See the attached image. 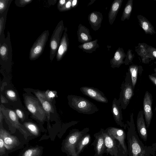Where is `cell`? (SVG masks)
<instances>
[{
  "mask_svg": "<svg viewBox=\"0 0 156 156\" xmlns=\"http://www.w3.org/2000/svg\"><path fill=\"white\" fill-rule=\"evenodd\" d=\"M49 36V30H45L34 43L29 52V58L30 60H35L41 55L48 40Z\"/></svg>",
  "mask_w": 156,
  "mask_h": 156,
  "instance_id": "cell-6",
  "label": "cell"
},
{
  "mask_svg": "<svg viewBox=\"0 0 156 156\" xmlns=\"http://www.w3.org/2000/svg\"><path fill=\"white\" fill-rule=\"evenodd\" d=\"M105 130L119 141L126 154L128 156L127 147L125 141L126 134L124 129L114 127H110Z\"/></svg>",
  "mask_w": 156,
  "mask_h": 156,
  "instance_id": "cell-12",
  "label": "cell"
},
{
  "mask_svg": "<svg viewBox=\"0 0 156 156\" xmlns=\"http://www.w3.org/2000/svg\"><path fill=\"white\" fill-rule=\"evenodd\" d=\"M12 57V48L10 34L8 31L6 37L4 34L0 36V61L2 63L10 62Z\"/></svg>",
  "mask_w": 156,
  "mask_h": 156,
  "instance_id": "cell-7",
  "label": "cell"
},
{
  "mask_svg": "<svg viewBox=\"0 0 156 156\" xmlns=\"http://www.w3.org/2000/svg\"><path fill=\"white\" fill-rule=\"evenodd\" d=\"M65 28L63 21L61 20L57 24L52 34L49 43L51 61H53L56 55Z\"/></svg>",
  "mask_w": 156,
  "mask_h": 156,
  "instance_id": "cell-5",
  "label": "cell"
},
{
  "mask_svg": "<svg viewBox=\"0 0 156 156\" xmlns=\"http://www.w3.org/2000/svg\"><path fill=\"white\" fill-rule=\"evenodd\" d=\"M67 32V28L65 27L56 55L57 61H59L62 59L68 50L69 43Z\"/></svg>",
  "mask_w": 156,
  "mask_h": 156,
  "instance_id": "cell-14",
  "label": "cell"
},
{
  "mask_svg": "<svg viewBox=\"0 0 156 156\" xmlns=\"http://www.w3.org/2000/svg\"><path fill=\"white\" fill-rule=\"evenodd\" d=\"M128 123L126 136L128 156H155V151L152 146L145 145L140 140L131 118Z\"/></svg>",
  "mask_w": 156,
  "mask_h": 156,
  "instance_id": "cell-1",
  "label": "cell"
},
{
  "mask_svg": "<svg viewBox=\"0 0 156 156\" xmlns=\"http://www.w3.org/2000/svg\"><path fill=\"white\" fill-rule=\"evenodd\" d=\"M68 99L70 107L79 113L90 115L99 110L94 104L82 97L70 95L68 96Z\"/></svg>",
  "mask_w": 156,
  "mask_h": 156,
  "instance_id": "cell-2",
  "label": "cell"
},
{
  "mask_svg": "<svg viewBox=\"0 0 156 156\" xmlns=\"http://www.w3.org/2000/svg\"><path fill=\"white\" fill-rule=\"evenodd\" d=\"M89 128H85L80 131L79 129H73L63 141L62 149L67 156H80L76 153L75 146L80 139L89 131Z\"/></svg>",
  "mask_w": 156,
  "mask_h": 156,
  "instance_id": "cell-3",
  "label": "cell"
},
{
  "mask_svg": "<svg viewBox=\"0 0 156 156\" xmlns=\"http://www.w3.org/2000/svg\"><path fill=\"white\" fill-rule=\"evenodd\" d=\"M41 151L38 147H33L27 149L21 156H40Z\"/></svg>",
  "mask_w": 156,
  "mask_h": 156,
  "instance_id": "cell-30",
  "label": "cell"
},
{
  "mask_svg": "<svg viewBox=\"0 0 156 156\" xmlns=\"http://www.w3.org/2000/svg\"><path fill=\"white\" fill-rule=\"evenodd\" d=\"M66 1L67 0H60L58 1L57 4V8L58 10L64 5Z\"/></svg>",
  "mask_w": 156,
  "mask_h": 156,
  "instance_id": "cell-41",
  "label": "cell"
},
{
  "mask_svg": "<svg viewBox=\"0 0 156 156\" xmlns=\"http://www.w3.org/2000/svg\"><path fill=\"white\" fill-rule=\"evenodd\" d=\"M105 153L112 156H127L119 141L104 130Z\"/></svg>",
  "mask_w": 156,
  "mask_h": 156,
  "instance_id": "cell-4",
  "label": "cell"
},
{
  "mask_svg": "<svg viewBox=\"0 0 156 156\" xmlns=\"http://www.w3.org/2000/svg\"><path fill=\"white\" fill-rule=\"evenodd\" d=\"M78 3V0H73L72 2V8H75L77 6Z\"/></svg>",
  "mask_w": 156,
  "mask_h": 156,
  "instance_id": "cell-43",
  "label": "cell"
},
{
  "mask_svg": "<svg viewBox=\"0 0 156 156\" xmlns=\"http://www.w3.org/2000/svg\"><path fill=\"white\" fill-rule=\"evenodd\" d=\"M77 34L78 41L82 44L91 41L92 39L89 29L81 24L78 26Z\"/></svg>",
  "mask_w": 156,
  "mask_h": 156,
  "instance_id": "cell-22",
  "label": "cell"
},
{
  "mask_svg": "<svg viewBox=\"0 0 156 156\" xmlns=\"http://www.w3.org/2000/svg\"><path fill=\"white\" fill-rule=\"evenodd\" d=\"M12 0H0V16L7 14L8 11Z\"/></svg>",
  "mask_w": 156,
  "mask_h": 156,
  "instance_id": "cell-29",
  "label": "cell"
},
{
  "mask_svg": "<svg viewBox=\"0 0 156 156\" xmlns=\"http://www.w3.org/2000/svg\"><path fill=\"white\" fill-rule=\"evenodd\" d=\"M129 73H126L125 82L121 84L119 98L118 99L120 103L122 108L123 109L126 108L133 94L132 84L129 80Z\"/></svg>",
  "mask_w": 156,
  "mask_h": 156,
  "instance_id": "cell-8",
  "label": "cell"
},
{
  "mask_svg": "<svg viewBox=\"0 0 156 156\" xmlns=\"http://www.w3.org/2000/svg\"><path fill=\"white\" fill-rule=\"evenodd\" d=\"M91 137L90 134L87 133L79 140L75 146L77 154L80 155L85 148L90 142Z\"/></svg>",
  "mask_w": 156,
  "mask_h": 156,
  "instance_id": "cell-25",
  "label": "cell"
},
{
  "mask_svg": "<svg viewBox=\"0 0 156 156\" xmlns=\"http://www.w3.org/2000/svg\"><path fill=\"white\" fill-rule=\"evenodd\" d=\"M32 1L33 0H16L15 1V4L18 7H23Z\"/></svg>",
  "mask_w": 156,
  "mask_h": 156,
  "instance_id": "cell-35",
  "label": "cell"
},
{
  "mask_svg": "<svg viewBox=\"0 0 156 156\" xmlns=\"http://www.w3.org/2000/svg\"><path fill=\"white\" fill-rule=\"evenodd\" d=\"M144 115L142 110L139 112L136 119V127L139 136L144 141L146 142L147 139V133Z\"/></svg>",
  "mask_w": 156,
  "mask_h": 156,
  "instance_id": "cell-16",
  "label": "cell"
},
{
  "mask_svg": "<svg viewBox=\"0 0 156 156\" xmlns=\"http://www.w3.org/2000/svg\"><path fill=\"white\" fill-rule=\"evenodd\" d=\"M1 102L2 103H6V100L5 99V98L1 95Z\"/></svg>",
  "mask_w": 156,
  "mask_h": 156,
  "instance_id": "cell-45",
  "label": "cell"
},
{
  "mask_svg": "<svg viewBox=\"0 0 156 156\" xmlns=\"http://www.w3.org/2000/svg\"><path fill=\"white\" fill-rule=\"evenodd\" d=\"M35 93L41 104L42 107L47 114V118L49 120L50 113H53L54 111L51 101L47 99L45 93L38 91L35 92Z\"/></svg>",
  "mask_w": 156,
  "mask_h": 156,
  "instance_id": "cell-19",
  "label": "cell"
},
{
  "mask_svg": "<svg viewBox=\"0 0 156 156\" xmlns=\"http://www.w3.org/2000/svg\"><path fill=\"white\" fill-rule=\"evenodd\" d=\"M7 96L12 100H15L16 98V95L15 92L12 90H8L6 92Z\"/></svg>",
  "mask_w": 156,
  "mask_h": 156,
  "instance_id": "cell-39",
  "label": "cell"
},
{
  "mask_svg": "<svg viewBox=\"0 0 156 156\" xmlns=\"http://www.w3.org/2000/svg\"><path fill=\"white\" fill-rule=\"evenodd\" d=\"M80 90L84 95L97 101L105 103H107L108 102L104 93L97 88L83 86L81 87Z\"/></svg>",
  "mask_w": 156,
  "mask_h": 156,
  "instance_id": "cell-10",
  "label": "cell"
},
{
  "mask_svg": "<svg viewBox=\"0 0 156 156\" xmlns=\"http://www.w3.org/2000/svg\"><path fill=\"white\" fill-rule=\"evenodd\" d=\"M31 97L27 96L25 99L26 107L32 115L39 120L42 121L45 119V113L37 101Z\"/></svg>",
  "mask_w": 156,
  "mask_h": 156,
  "instance_id": "cell-9",
  "label": "cell"
},
{
  "mask_svg": "<svg viewBox=\"0 0 156 156\" xmlns=\"http://www.w3.org/2000/svg\"><path fill=\"white\" fill-rule=\"evenodd\" d=\"M146 48L148 51L153 58L156 59V48L152 46L148 45L147 44L146 45Z\"/></svg>",
  "mask_w": 156,
  "mask_h": 156,
  "instance_id": "cell-38",
  "label": "cell"
},
{
  "mask_svg": "<svg viewBox=\"0 0 156 156\" xmlns=\"http://www.w3.org/2000/svg\"><path fill=\"white\" fill-rule=\"evenodd\" d=\"M103 19L102 13L98 11L91 12L88 16V20L91 28L95 31L100 28Z\"/></svg>",
  "mask_w": 156,
  "mask_h": 156,
  "instance_id": "cell-18",
  "label": "cell"
},
{
  "mask_svg": "<svg viewBox=\"0 0 156 156\" xmlns=\"http://www.w3.org/2000/svg\"><path fill=\"white\" fill-rule=\"evenodd\" d=\"M154 70L155 73H156V67L154 69Z\"/></svg>",
  "mask_w": 156,
  "mask_h": 156,
  "instance_id": "cell-48",
  "label": "cell"
},
{
  "mask_svg": "<svg viewBox=\"0 0 156 156\" xmlns=\"http://www.w3.org/2000/svg\"><path fill=\"white\" fill-rule=\"evenodd\" d=\"M139 25L146 34L153 35L156 33L153 26L144 16L139 15L137 16Z\"/></svg>",
  "mask_w": 156,
  "mask_h": 156,
  "instance_id": "cell-23",
  "label": "cell"
},
{
  "mask_svg": "<svg viewBox=\"0 0 156 156\" xmlns=\"http://www.w3.org/2000/svg\"><path fill=\"white\" fill-rule=\"evenodd\" d=\"M73 0H67L64 5L59 10L60 12H64L70 10L72 9V2Z\"/></svg>",
  "mask_w": 156,
  "mask_h": 156,
  "instance_id": "cell-36",
  "label": "cell"
},
{
  "mask_svg": "<svg viewBox=\"0 0 156 156\" xmlns=\"http://www.w3.org/2000/svg\"><path fill=\"white\" fill-rule=\"evenodd\" d=\"M24 125L27 129L32 134L37 136L39 134V129L34 124L31 122H26Z\"/></svg>",
  "mask_w": 156,
  "mask_h": 156,
  "instance_id": "cell-32",
  "label": "cell"
},
{
  "mask_svg": "<svg viewBox=\"0 0 156 156\" xmlns=\"http://www.w3.org/2000/svg\"><path fill=\"white\" fill-rule=\"evenodd\" d=\"M122 109L120 103L116 98H114L112 102L111 112L116 124L125 128V125L122 122Z\"/></svg>",
  "mask_w": 156,
  "mask_h": 156,
  "instance_id": "cell-15",
  "label": "cell"
},
{
  "mask_svg": "<svg viewBox=\"0 0 156 156\" xmlns=\"http://www.w3.org/2000/svg\"><path fill=\"white\" fill-rule=\"evenodd\" d=\"M5 147L3 140L0 137V152L3 153L5 152Z\"/></svg>",
  "mask_w": 156,
  "mask_h": 156,
  "instance_id": "cell-40",
  "label": "cell"
},
{
  "mask_svg": "<svg viewBox=\"0 0 156 156\" xmlns=\"http://www.w3.org/2000/svg\"><path fill=\"white\" fill-rule=\"evenodd\" d=\"M138 67L137 65H133L129 66V71L131 77L132 84L133 88H134L137 79Z\"/></svg>",
  "mask_w": 156,
  "mask_h": 156,
  "instance_id": "cell-28",
  "label": "cell"
},
{
  "mask_svg": "<svg viewBox=\"0 0 156 156\" xmlns=\"http://www.w3.org/2000/svg\"><path fill=\"white\" fill-rule=\"evenodd\" d=\"M8 114L10 122L16 127H20V124L19 123L17 116L15 113L12 110H9Z\"/></svg>",
  "mask_w": 156,
  "mask_h": 156,
  "instance_id": "cell-31",
  "label": "cell"
},
{
  "mask_svg": "<svg viewBox=\"0 0 156 156\" xmlns=\"http://www.w3.org/2000/svg\"><path fill=\"white\" fill-rule=\"evenodd\" d=\"M123 1V0H114L112 4L108 14V21L110 25H112L115 21Z\"/></svg>",
  "mask_w": 156,
  "mask_h": 156,
  "instance_id": "cell-24",
  "label": "cell"
},
{
  "mask_svg": "<svg viewBox=\"0 0 156 156\" xmlns=\"http://www.w3.org/2000/svg\"><path fill=\"white\" fill-rule=\"evenodd\" d=\"M134 57V55L132 53V50L129 49L126 55V59L124 60V64L125 65H128L131 62Z\"/></svg>",
  "mask_w": 156,
  "mask_h": 156,
  "instance_id": "cell-34",
  "label": "cell"
},
{
  "mask_svg": "<svg viewBox=\"0 0 156 156\" xmlns=\"http://www.w3.org/2000/svg\"><path fill=\"white\" fill-rule=\"evenodd\" d=\"M95 1V0H91L90 2L89 3V4H88L87 6H88L89 5H91Z\"/></svg>",
  "mask_w": 156,
  "mask_h": 156,
  "instance_id": "cell-47",
  "label": "cell"
},
{
  "mask_svg": "<svg viewBox=\"0 0 156 156\" xmlns=\"http://www.w3.org/2000/svg\"><path fill=\"white\" fill-rule=\"evenodd\" d=\"M133 0H128L124 9L121 20L124 21L129 20L130 17L133 9Z\"/></svg>",
  "mask_w": 156,
  "mask_h": 156,
  "instance_id": "cell-27",
  "label": "cell"
},
{
  "mask_svg": "<svg viewBox=\"0 0 156 156\" xmlns=\"http://www.w3.org/2000/svg\"><path fill=\"white\" fill-rule=\"evenodd\" d=\"M151 146L154 149L155 152V154H156V143H153Z\"/></svg>",
  "mask_w": 156,
  "mask_h": 156,
  "instance_id": "cell-46",
  "label": "cell"
},
{
  "mask_svg": "<svg viewBox=\"0 0 156 156\" xmlns=\"http://www.w3.org/2000/svg\"><path fill=\"white\" fill-rule=\"evenodd\" d=\"M7 14L0 16V36L4 34V30Z\"/></svg>",
  "mask_w": 156,
  "mask_h": 156,
  "instance_id": "cell-33",
  "label": "cell"
},
{
  "mask_svg": "<svg viewBox=\"0 0 156 156\" xmlns=\"http://www.w3.org/2000/svg\"><path fill=\"white\" fill-rule=\"evenodd\" d=\"M147 44L145 43H139L138 46L135 47L136 52L141 57L142 62L144 63H148L151 60L154 59L147 50Z\"/></svg>",
  "mask_w": 156,
  "mask_h": 156,
  "instance_id": "cell-21",
  "label": "cell"
},
{
  "mask_svg": "<svg viewBox=\"0 0 156 156\" xmlns=\"http://www.w3.org/2000/svg\"><path fill=\"white\" fill-rule=\"evenodd\" d=\"M16 112L18 116L22 120H23L24 119V115L22 112L20 110L17 109Z\"/></svg>",
  "mask_w": 156,
  "mask_h": 156,
  "instance_id": "cell-42",
  "label": "cell"
},
{
  "mask_svg": "<svg viewBox=\"0 0 156 156\" xmlns=\"http://www.w3.org/2000/svg\"><path fill=\"white\" fill-rule=\"evenodd\" d=\"M126 54L124 52L123 48L119 47L116 51L113 57L111 59V67L113 68H119L124 63V59L126 57Z\"/></svg>",
  "mask_w": 156,
  "mask_h": 156,
  "instance_id": "cell-20",
  "label": "cell"
},
{
  "mask_svg": "<svg viewBox=\"0 0 156 156\" xmlns=\"http://www.w3.org/2000/svg\"><path fill=\"white\" fill-rule=\"evenodd\" d=\"M104 130L103 128H101L99 132L94 135L95 139L91 145L94 147L95 152L94 156H103L105 153V146L103 135Z\"/></svg>",
  "mask_w": 156,
  "mask_h": 156,
  "instance_id": "cell-11",
  "label": "cell"
},
{
  "mask_svg": "<svg viewBox=\"0 0 156 156\" xmlns=\"http://www.w3.org/2000/svg\"><path fill=\"white\" fill-rule=\"evenodd\" d=\"M152 96L148 91L146 92L143 100V112L147 128L151 124L152 116Z\"/></svg>",
  "mask_w": 156,
  "mask_h": 156,
  "instance_id": "cell-13",
  "label": "cell"
},
{
  "mask_svg": "<svg viewBox=\"0 0 156 156\" xmlns=\"http://www.w3.org/2000/svg\"><path fill=\"white\" fill-rule=\"evenodd\" d=\"M98 41V40L96 39L94 41L82 44L79 45L78 47L83 52L91 54L93 52L95 51L96 49L99 47Z\"/></svg>",
  "mask_w": 156,
  "mask_h": 156,
  "instance_id": "cell-26",
  "label": "cell"
},
{
  "mask_svg": "<svg viewBox=\"0 0 156 156\" xmlns=\"http://www.w3.org/2000/svg\"><path fill=\"white\" fill-rule=\"evenodd\" d=\"M149 77L150 80L156 85V77H155L151 75H149Z\"/></svg>",
  "mask_w": 156,
  "mask_h": 156,
  "instance_id": "cell-44",
  "label": "cell"
},
{
  "mask_svg": "<svg viewBox=\"0 0 156 156\" xmlns=\"http://www.w3.org/2000/svg\"><path fill=\"white\" fill-rule=\"evenodd\" d=\"M0 137L3 140L5 148L8 150L13 148L19 143L17 137L11 135L6 131L1 128L0 130Z\"/></svg>",
  "mask_w": 156,
  "mask_h": 156,
  "instance_id": "cell-17",
  "label": "cell"
},
{
  "mask_svg": "<svg viewBox=\"0 0 156 156\" xmlns=\"http://www.w3.org/2000/svg\"><path fill=\"white\" fill-rule=\"evenodd\" d=\"M45 95L47 99L51 101V99H53L55 97L57 94L56 91L47 90L45 93Z\"/></svg>",
  "mask_w": 156,
  "mask_h": 156,
  "instance_id": "cell-37",
  "label": "cell"
}]
</instances>
